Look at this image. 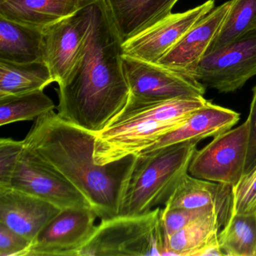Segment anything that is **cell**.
<instances>
[{
	"label": "cell",
	"mask_w": 256,
	"mask_h": 256,
	"mask_svg": "<svg viewBox=\"0 0 256 256\" xmlns=\"http://www.w3.org/2000/svg\"><path fill=\"white\" fill-rule=\"evenodd\" d=\"M94 2L43 29V60L58 84L68 77L83 53L92 24Z\"/></svg>",
	"instance_id": "obj_8"
},
{
	"label": "cell",
	"mask_w": 256,
	"mask_h": 256,
	"mask_svg": "<svg viewBox=\"0 0 256 256\" xmlns=\"http://www.w3.org/2000/svg\"><path fill=\"white\" fill-rule=\"evenodd\" d=\"M179 0H102L121 42L170 14Z\"/></svg>",
	"instance_id": "obj_16"
},
{
	"label": "cell",
	"mask_w": 256,
	"mask_h": 256,
	"mask_svg": "<svg viewBox=\"0 0 256 256\" xmlns=\"http://www.w3.org/2000/svg\"><path fill=\"white\" fill-rule=\"evenodd\" d=\"M91 208H70L49 222L31 242L26 256H78L96 227Z\"/></svg>",
	"instance_id": "obj_10"
},
{
	"label": "cell",
	"mask_w": 256,
	"mask_h": 256,
	"mask_svg": "<svg viewBox=\"0 0 256 256\" xmlns=\"http://www.w3.org/2000/svg\"><path fill=\"white\" fill-rule=\"evenodd\" d=\"M162 208L102 220L78 256H164Z\"/></svg>",
	"instance_id": "obj_4"
},
{
	"label": "cell",
	"mask_w": 256,
	"mask_h": 256,
	"mask_svg": "<svg viewBox=\"0 0 256 256\" xmlns=\"http://www.w3.org/2000/svg\"><path fill=\"white\" fill-rule=\"evenodd\" d=\"M230 4L232 0H229L202 18L164 55L158 64L190 76L208 52Z\"/></svg>",
	"instance_id": "obj_13"
},
{
	"label": "cell",
	"mask_w": 256,
	"mask_h": 256,
	"mask_svg": "<svg viewBox=\"0 0 256 256\" xmlns=\"http://www.w3.org/2000/svg\"><path fill=\"white\" fill-rule=\"evenodd\" d=\"M239 120L240 114L236 112L208 102L180 126L160 138L143 152L178 144L198 143L230 130Z\"/></svg>",
	"instance_id": "obj_15"
},
{
	"label": "cell",
	"mask_w": 256,
	"mask_h": 256,
	"mask_svg": "<svg viewBox=\"0 0 256 256\" xmlns=\"http://www.w3.org/2000/svg\"><path fill=\"white\" fill-rule=\"evenodd\" d=\"M234 214L256 215V164L233 187Z\"/></svg>",
	"instance_id": "obj_25"
},
{
	"label": "cell",
	"mask_w": 256,
	"mask_h": 256,
	"mask_svg": "<svg viewBox=\"0 0 256 256\" xmlns=\"http://www.w3.org/2000/svg\"><path fill=\"white\" fill-rule=\"evenodd\" d=\"M10 188L36 196L61 210L91 208L86 198L66 178L26 146L19 158Z\"/></svg>",
	"instance_id": "obj_9"
},
{
	"label": "cell",
	"mask_w": 256,
	"mask_h": 256,
	"mask_svg": "<svg viewBox=\"0 0 256 256\" xmlns=\"http://www.w3.org/2000/svg\"><path fill=\"white\" fill-rule=\"evenodd\" d=\"M91 0H6L0 2V17L43 30L72 16Z\"/></svg>",
	"instance_id": "obj_17"
},
{
	"label": "cell",
	"mask_w": 256,
	"mask_h": 256,
	"mask_svg": "<svg viewBox=\"0 0 256 256\" xmlns=\"http://www.w3.org/2000/svg\"><path fill=\"white\" fill-rule=\"evenodd\" d=\"M212 214H216L217 216L215 210L211 208L188 209V208L164 206L163 209H162L161 220L166 242L167 238L170 235L184 228L187 224L200 217Z\"/></svg>",
	"instance_id": "obj_24"
},
{
	"label": "cell",
	"mask_w": 256,
	"mask_h": 256,
	"mask_svg": "<svg viewBox=\"0 0 256 256\" xmlns=\"http://www.w3.org/2000/svg\"><path fill=\"white\" fill-rule=\"evenodd\" d=\"M61 209L13 188H0V223L32 242Z\"/></svg>",
	"instance_id": "obj_12"
},
{
	"label": "cell",
	"mask_w": 256,
	"mask_h": 256,
	"mask_svg": "<svg viewBox=\"0 0 256 256\" xmlns=\"http://www.w3.org/2000/svg\"><path fill=\"white\" fill-rule=\"evenodd\" d=\"M218 238L224 256H256V215L234 214Z\"/></svg>",
	"instance_id": "obj_23"
},
{
	"label": "cell",
	"mask_w": 256,
	"mask_h": 256,
	"mask_svg": "<svg viewBox=\"0 0 256 256\" xmlns=\"http://www.w3.org/2000/svg\"><path fill=\"white\" fill-rule=\"evenodd\" d=\"M215 7V0L180 13H170L155 24L127 40L122 54L140 60L158 64L170 48Z\"/></svg>",
	"instance_id": "obj_11"
},
{
	"label": "cell",
	"mask_w": 256,
	"mask_h": 256,
	"mask_svg": "<svg viewBox=\"0 0 256 256\" xmlns=\"http://www.w3.org/2000/svg\"><path fill=\"white\" fill-rule=\"evenodd\" d=\"M164 206L188 209L212 208L216 212L222 228H224L234 215L233 187L198 179L187 173L176 186Z\"/></svg>",
	"instance_id": "obj_14"
},
{
	"label": "cell",
	"mask_w": 256,
	"mask_h": 256,
	"mask_svg": "<svg viewBox=\"0 0 256 256\" xmlns=\"http://www.w3.org/2000/svg\"><path fill=\"white\" fill-rule=\"evenodd\" d=\"M254 30L256 0H232L228 12L206 54L218 50Z\"/></svg>",
	"instance_id": "obj_22"
},
{
	"label": "cell",
	"mask_w": 256,
	"mask_h": 256,
	"mask_svg": "<svg viewBox=\"0 0 256 256\" xmlns=\"http://www.w3.org/2000/svg\"><path fill=\"white\" fill-rule=\"evenodd\" d=\"M4 1H6V0H0V2H4Z\"/></svg>",
	"instance_id": "obj_29"
},
{
	"label": "cell",
	"mask_w": 256,
	"mask_h": 256,
	"mask_svg": "<svg viewBox=\"0 0 256 256\" xmlns=\"http://www.w3.org/2000/svg\"><path fill=\"white\" fill-rule=\"evenodd\" d=\"M24 142L86 198L101 220L119 215L138 155L104 166L96 164V134L54 110L37 118Z\"/></svg>",
	"instance_id": "obj_2"
},
{
	"label": "cell",
	"mask_w": 256,
	"mask_h": 256,
	"mask_svg": "<svg viewBox=\"0 0 256 256\" xmlns=\"http://www.w3.org/2000/svg\"><path fill=\"white\" fill-rule=\"evenodd\" d=\"M122 44L102 0H94L83 53L58 84L60 118L96 134L122 112L130 88L122 68Z\"/></svg>",
	"instance_id": "obj_1"
},
{
	"label": "cell",
	"mask_w": 256,
	"mask_h": 256,
	"mask_svg": "<svg viewBox=\"0 0 256 256\" xmlns=\"http://www.w3.org/2000/svg\"><path fill=\"white\" fill-rule=\"evenodd\" d=\"M43 30L0 17V60L14 62L44 61Z\"/></svg>",
	"instance_id": "obj_18"
},
{
	"label": "cell",
	"mask_w": 256,
	"mask_h": 256,
	"mask_svg": "<svg viewBox=\"0 0 256 256\" xmlns=\"http://www.w3.org/2000/svg\"><path fill=\"white\" fill-rule=\"evenodd\" d=\"M24 148V140L6 138L0 139V188H10Z\"/></svg>",
	"instance_id": "obj_26"
},
{
	"label": "cell",
	"mask_w": 256,
	"mask_h": 256,
	"mask_svg": "<svg viewBox=\"0 0 256 256\" xmlns=\"http://www.w3.org/2000/svg\"><path fill=\"white\" fill-rule=\"evenodd\" d=\"M54 103L44 90L0 98V126L32 120L54 110Z\"/></svg>",
	"instance_id": "obj_21"
},
{
	"label": "cell",
	"mask_w": 256,
	"mask_h": 256,
	"mask_svg": "<svg viewBox=\"0 0 256 256\" xmlns=\"http://www.w3.org/2000/svg\"><path fill=\"white\" fill-rule=\"evenodd\" d=\"M31 242L0 223V256H26Z\"/></svg>",
	"instance_id": "obj_27"
},
{
	"label": "cell",
	"mask_w": 256,
	"mask_h": 256,
	"mask_svg": "<svg viewBox=\"0 0 256 256\" xmlns=\"http://www.w3.org/2000/svg\"><path fill=\"white\" fill-rule=\"evenodd\" d=\"M222 228L216 214L200 217L167 238L164 256H200L206 247L218 242Z\"/></svg>",
	"instance_id": "obj_19"
},
{
	"label": "cell",
	"mask_w": 256,
	"mask_h": 256,
	"mask_svg": "<svg viewBox=\"0 0 256 256\" xmlns=\"http://www.w3.org/2000/svg\"></svg>",
	"instance_id": "obj_30"
},
{
	"label": "cell",
	"mask_w": 256,
	"mask_h": 256,
	"mask_svg": "<svg viewBox=\"0 0 256 256\" xmlns=\"http://www.w3.org/2000/svg\"><path fill=\"white\" fill-rule=\"evenodd\" d=\"M248 133L246 122L214 138L196 150L188 174L198 179L234 187L244 175Z\"/></svg>",
	"instance_id": "obj_7"
},
{
	"label": "cell",
	"mask_w": 256,
	"mask_h": 256,
	"mask_svg": "<svg viewBox=\"0 0 256 256\" xmlns=\"http://www.w3.org/2000/svg\"><path fill=\"white\" fill-rule=\"evenodd\" d=\"M53 82L44 61L22 64L0 60V98L44 90Z\"/></svg>",
	"instance_id": "obj_20"
},
{
	"label": "cell",
	"mask_w": 256,
	"mask_h": 256,
	"mask_svg": "<svg viewBox=\"0 0 256 256\" xmlns=\"http://www.w3.org/2000/svg\"><path fill=\"white\" fill-rule=\"evenodd\" d=\"M246 122L248 126V144L244 174L248 173L256 164V86L253 88L250 114Z\"/></svg>",
	"instance_id": "obj_28"
},
{
	"label": "cell",
	"mask_w": 256,
	"mask_h": 256,
	"mask_svg": "<svg viewBox=\"0 0 256 256\" xmlns=\"http://www.w3.org/2000/svg\"><path fill=\"white\" fill-rule=\"evenodd\" d=\"M197 144H178L139 154L119 215H142L164 205L188 173Z\"/></svg>",
	"instance_id": "obj_3"
},
{
	"label": "cell",
	"mask_w": 256,
	"mask_h": 256,
	"mask_svg": "<svg viewBox=\"0 0 256 256\" xmlns=\"http://www.w3.org/2000/svg\"><path fill=\"white\" fill-rule=\"evenodd\" d=\"M122 68L130 88L126 106L155 104L178 98L202 97L206 88L190 74L158 64L122 55Z\"/></svg>",
	"instance_id": "obj_5"
},
{
	"label": "cell",
	"mask_w": 256,
	"mask_h": 256,
	"mask_svg": "<svg viewBox=\"0 0 256 256\" xmlns=\"http://www.w3.org/2000/svg\"><path fill=\"white\" fill-rule=\"evenodd\" d=\"M190 76L205 88L220 92L240 89L256 76V30L206 54Z\"/></svg>",
	"instance_id": "obj_6"
}]
</instances>
